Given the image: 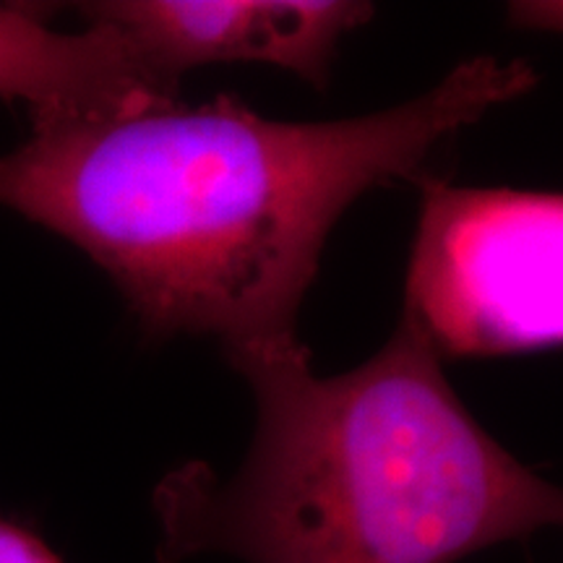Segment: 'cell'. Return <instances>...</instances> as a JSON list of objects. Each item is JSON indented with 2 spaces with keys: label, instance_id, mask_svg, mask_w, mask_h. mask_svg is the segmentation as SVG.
<instances>
[{
  "label": "cell",
  "instance_id": "obj_7",
  "mask_svg": "<svg viewBox=\"0 0 563 563\" xmlns=\"http://www.w3.org/2000/svg\"><path fill=\"white\" fill-rule=\"evenodd\" d=\"M561 3L551 0H525L509 5V21L525 32H561Z\"/></svg>",
  "mask_w": 563,
  "mask_h": 563
},
{
  "label": "cell",
  "instance_id": "obj_5",
  "mask_svg": "<svg viewBox=\"0 0 563 563\" xmlns=\"http://www.w3.org/2000/svg\"><path fill=\"white\" fill-rule=\"evenodd\" d=\"M0 100L30 104L32 121L129 115L180 102L121 32L95 24L60 32L47 11L0 3Z\"/></svg>",
  "mask_w": 563,
  "mask_h": 563
},
{
  "label": "cell",
  "instance_id": "obj_3",
  "mask_svg": "<svg viewBox=\"0 0 563 563\" xmlns=\"http://www.w3.org/2000/svg\"><path fill=\"white\" fill-rule=\"evenodd\" d=\"M402 323L441 357L561 344V194L462 188L420 175Z\"/></svg>",
  "mask_w": 563,
  "mask_h": 563
},
{
  "label": "cell",
  "instance_id": "obj_2",
  "mask_svg": "<svg viewBox=\"0 0 563 563\" xmlns=\"http://www.w3.org/2000/svg\"><path fill=\"white\" fill-rule=\"evenodd\" d=\"M228 361L256 397L249 456L228 481L207 462L162 477L159 563H454L561 525V490L485 431L402 321L340 376H316L300 340Z\"/></svg>",
  "mask_w": 563,
  "mask_h": 563
},
{
  "label": "cell",
  "instance_id": "obj_4",
  "mask_svg": "<svg viewBox=\"0 0 563 563\" xmlns=\"http://www.w3.org/2000/svg\"><path fill=\"white\" fill-rule=\"evenodd\" d=\"M79 13L121 32L162 87L209 63H269L323 89L342 37L376 13L361 0H100Z\"/></svg>",
  "mask_w": 563,
  "mask_h": 563
},
{
  "label": "cell",
  "instance_id": "obj_1",
  "mask_svg": "<svg viewBox=\"0 0 563 563\" xmlns=\"http://www.w3.org/2000/svg\"><path fill=\"white\" fill-rule=\"evenodd\" d=\"M538 81L522 58L477 55L410 102L344 121H269L230 95L32 121L0 154V207L87 253L152 340L217 336L224 352L298 340L344 211L420 178L443 141Z\"/></svg>",
  "mask_w": 563,
  "mask_h": 563
},
{
  "label": "cell",
  "instance_id": "obj_6",
  "mask_svg": "<svg viewBox=\"0 0 563 563\" xmlns=\"http://www.w3.org/2000/svg\"><path fill=\"white\" fill-rule=\"evenodd\" d=\"M0 563H63V559L30 527L0 517Z\"/></svg>",
  "mask_w": 563,
  "mask_h": 563
}]
</instances>
